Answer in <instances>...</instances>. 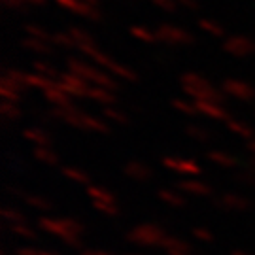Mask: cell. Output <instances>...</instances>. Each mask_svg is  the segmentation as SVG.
<instances>
[{
    "label": "cell",
    "instance_id": "cell-53",
    "mask_svg": "<svg viewBox=\"0 0 255 255\" xmlns=\"http://www.w3.org/2000/svg\"><path fill=\"white\" fill-rule=\"evenodd\" d=\"M248 151H250V155H255V138L254 140H250V142H248Z\"/></svg>",
    "mask_w": 255,
    "mask_h": 255
},
{
    "label": "cell",
    "instance_id": "cell-19",
    "mask_svg": "<svg viewBox=\"0 0 255 255\" xmlns=\"http://www.w3.org/2000/svg\"><path fill=\"white\" fill-rule=\"evenodd\" d=\"M206 159L212 161V163L219 164V166H225V168H237L240 161H238L235 155L225 153V151H218V149H212L206 153Z\"/></svg>",
    "mask_w": 255,
    "mask_h": 255
},
{
    "label": "cell",
    "instance_id": "cell-32",
    "mask_svg": "<svg viewBox=\"0 0 255 255\" xmlns=\"http://www.w3.org/2000/svg\"><path fill=\"white\" fill-rule=\"evenodd\" d=\"M34 157H36L40 163L51 164V166H55V164L59 163V155L55 153L51 147L36 146V149H34Z\"/></svg>",
    "mask_w": 255,
    "mask_h": 255
},
{
    "label": "cell",
    "instance_id": "cell-55",
    "mask_svg": "<svg viewBox=\"0 0 255 255\" xmlns=\"http://www.w3.org/2000/svg\"><path fill=\"white\" fill-rule=\"evenodd\" d=\"M85 4H89V6H95V8H99V0H82Z\"/></svg>",
    "mask_w": 255,
    "mask_h": 255
},
{
    "label": "cell",
    "instance_id": "cell-34",
    "mask_svg": "<svg viewBox=\"0 0 255 255\" xmlns=\"http://www.w3.org/2000/svg\"><path fill=\"white\" fill-rule=\"evenodd\" d=\"M2 219L6 223H9V225H13V223H25L27 216L23 212H19L15 206H4L2 208Z\"/></svg>",
    "mask_w": 255,
    "mask_h": 255
},
{
    "label": "cell",
    "instance_id": "cell-33",
    "mask_svg": "<svg viewBox=\"0 0 255 255\" xmlns=\"http://www.w3.org/2000/svg\"><path fill=\"white\" fill-rule=\"evenodd\" d=\"M199 27L204 30V32H208L212 36L216 38H223L227 32H225V27L223 25H219L218 21H212V19H201L199 21Z\"/></svg>",
    "mask_w": 255,
    "mask_h": 255
},
{
    "label": "cell",
    "instance_id": "cell-20",
    "mask_svg": "<svg viewBox=\"0 0 255 255\" xmlns=\"http://www.w3.org/2000/svg\"><path fill=\"white\" fill-rule=\"evenodd\" d=\"M21 46L25 47V49H28V51H34L38 55H46V57L53 55V46L47 44V42H42V40H36V38H30V36L23 38L21 40Z\"/></svg>",
    "mask_w": 255,
    "mask_h": 255
},
{
    "label": "cell",
    "instance_id": "cell-21",
    "mask_svg": "<svg viewBox=\"0 0 255 255\" xmlns=\"http://www.w3.org/2000/svg\"><path fill=\"white\" fill-rule=\"evenodd\" d=\"M227 128L231 130V132H235L237 136H242L244 140H254L255 138V130L248 123H244V121H240V119H229L227 121Z\"/></svg>",
    "mask_w": 255,
    "mask_h": 255
},
{
    "label": "cell",
    "instance_id": "cell-38",
    "mask_svg": "<svg viewBox=\"0 0 255 255\" xmlns=\"http://www.w3.org/2000/svg\"><path fill=\"white\" fill-rule=\"evenodd\" d=\"M0 114H2V119L4 121H17L23 112L17 108V104L13 102H2V108H0Z\"/></svg>",
    "mask_w": 255,
    "mask_h": 255
},
{
    "label": "cell",
    "instance_id": "cell-3",
    "mask_svg": "<svg viewBox=\"0 0 255 255\" xmlns=\"http://www.w3.org/2000/svg\"><path fill=\"white\" fill-rule=\"evenodd\" d=\"M166 237V231L157 223H140L127 233L128 242L146 248H161Z\"/></svg>",
    "mask_w": 255,
    "mask_h": 255
},
{
    "label": "cell",
    "instance_id": "cell-43",
    "mask_svg": "<svg viewBox=\"0 0 255 255\" xmlns=\"http://www.w3.org/2000/svg\"><path fill=\"white\" fill-rule=\"evenodd\" d=\"M93 206L102 212V214H106V216H118L119 214V206L118 204H112V202H99V201H93Z\"/></svg>",
    "mask_w": 255,
    "mask_h": 255
},
{
    "label": "cell",
    "instance_id": "cell-5",
    "mask_svg": "<svg viewBox=\"0 0 255 255\" xmlns=\"http://www.w3.org/2000/svg\"><path fill=\"white\" fill-rule=\"evenodd\" d=\"M59 87L70 99H85L89 95V89H91L93 85L89 82H85L83 78H80V76H76V74L63 72L61 80H59Z\"/></svg>",
    "mask_w": 255,
    "mask_h": 255
},
{
    "label": "cell",
    "instance_id": "cell-46",
    "mask_svg": "<svg viewBox=\"0 0 255 255\" xmlns=\"http://www.w3.org/2000/svg\"><path fill=\"white\" fill-rule=\"evenodd\" d=\"M17 255H61L51 250H38V248H19Z\"/></svg>",
    "mask_w": 255,
    "mask_h": 255
},
{
    "label": "cell",
    "instance_id": "cell-9",
    "mask_svg": "<svg viewBox=\"0 0 255 255\" xmlns=\"http://www.w3.org/2000/svg\"><path fill=\"white\" fill-rule=\"evenodd\" d=\"M214 206L219 210H227V212H244L252 208V201L237 193H225L214 201Z\"/></svg>",
    "mask_w": 255,
    "mask_h": 255
},
{
    "label": "cell",
    "instance_id": "cell-30",
    "mask_svg": "<svg viewBox=\"0 0 255 255\" xmlns=\"http://www.w3.org/2000/svg\"><path fill=\"white\" fill-rule=\"evenodd\" d=\"M55 83L53 80H49L46 76H40V74H27V85L28 87H34V89H42V91H47L51 89Z\"/></svg>",
    "mask_w": 255,
    "mask_h": 255
},
{
    "label": "cell",
    "instance_id": "cell-41",
    "mask_svg": "<svg viewBox=\"0 0 255 255\" xmlns=\"http://www.w3.org/2000/svg\"><path fill=\"white\" fill-rule=\"evenodd\" d=\"M235 180H237L238 183H242V185H246V187H255V170L244 166L240 172H237Z\"/></svg>",
    "mask_w": 255,
    "mask_h": 255
},
{
    "label": "cell",
    "instance_id": "cell-35",
    "mask_svg": "<svg viewBox=\"0 0 255 255\" xmlns=\"http://www.w3.org/2000/svg\"><path fill=\"white\" fill-rule=\"evenodd\" d=\"M130 36L140 40V42H146V44L159 42V40H157V34H155L153 30H149V28H146V27H140V25L130 27Z\"/></svg>",
    "mask_w": 255,
    "mask_h": 255
},
{
    "label": "cell",
    "instance_id": "cell-52",
    "mask_svg": "<svg viewBox=\"0 0 255 255\" xmlns=\"http://www.w3.org/2000/svg\"><path fill=\"white\" fill-rule=\"evenodd\" d=\"M25 4H30V6H42V4H46V0H23Z\"/></svg>",
    "mask_w": 255,
    "mask_h": 255
},
{
    "label": "cell",
    "instance_id": "cell-14",
    "mask_svg": "<svg viewBox=\"0 0 255 255\" xmlns=\"http://www.w3.org/2000/svg\"><path fill=\"white\" fill-rule=\"evenodd\" d=\"M176 189L183 193H191L197 197H210L212 195V187L208 183L199 182V180H182L176 183Z\"/></svg>",
    "mask_w": 255,
    "mask_h": 255
},
{
    "label": "cell",
    "instance_id": "cell-42",
    "mask_svg": "<svg viewBox=\"0 0 255 255\" xmlns=\"http://www.w3.org/2000/svg\"><path fill=\"white\" fill-rule=\"evenodd\" d=\"M4 76H6V78H9L11 82H15L17 85H21V87L28 89L27 74H25V72H21V70H17V68H4Z\"/></svg>",
    "mask_w": 255,
    "mask_h": 255
},
{
    "label": "cell",
    "instance_id": "cell-49",
    "mask_svg": "<svg viewBox=\"0 0 255 255\" xmlns=\"http://www.w3.org/2000/svg\"><path fill=\"white\" fill-rule=\"evenodd\" d=\"M2 2H4V6H8L9 9H19V11L25 9V2H23V0H2Z\"/></svg>",
    "mask_w": 255,
    "mask_h": 255
},
{
    "label": "cell",
    "instance_id": "cell-45",
    "mask_svg": "<svg viewBox=\"0 0 255 255\" xmlns=\"http://www.w3.org/2000/svg\"><path fill=\"white\" fill-rule=\"evenodd\" d=\"M151 2H153V6H157L163 11H168V13H174L178 9V6H180L176 0H151Z\"/></svg>",
    "mask_w": 255,
    "mask_h": 255
},
{
    "label": "cell",
    "instance_id": "cell-12",
    "mask_svg": "<svg viewBox=\"0 0 255 255\" xmlns=\"http://www.w3.org/2000/svg\"><path fill=\"white\" fill-rule=\"evenodd\" d=\"M195 106L199 110L201 116H206L210 119H216V121H225L227 123L231 116L227 114V110L223 108V104H216V102H201V101H193Z\"/></svg>",
    "mask_w": 255,
    "mask_h": 255
},
{
    "label": "cell",
    "instance_id": "cell-10",
    "mask_svg": "<svg viewBox=\"0 0 255 255\" xmlns=\"http://www.w3.org/2000/svg\"><path fill=\"white\" fill-rule=\"evenodd\" d=\"M161 163L178 174H185V176H199L202 168L195 159H180V157H163Z\"/></svg>",
    "mask_w": 255,
    "mask_h": 255
},
{
    "label": "cell",
    "instance_id": "cell-54",
    "mask_svg": "<svg viewBox=\"0 0 255 255\" xmlns=\"http://www.w3.org/2000/svg\"><path fill=\"white\" fill-rule=\"evenodd\" d=\"M231 255H252L250 252H244V250H233Z\"/></svg>",
    "mask_w": 255,
    "mask_h": 255
},
{
    "label": "cell",
    "instance_id": "cell-50",
    "mask_svg": "<svg viewBox=\"0 0 255 255\" xmlns=\"http://www.w3.org/2000/svg\"><path fill=\"white\" fill-rule=\"evenodd\" d=\"M80 255H114L110 252H104V250H83Z\"/></svg>",
    "mask_w": 255,
    "mask_h": 255
},
{
    "label": "cell",
    "instance_id": "cell-39",
    "mask_svg": "<svg viewBox=\"0 0 255 255\" xmlns=\"http://www.w3.org/2000/svg\"><path fill=\"white\" fill-rule=\"evenodd\" d=\"M23 202H27L28 206H32V208H36V210H51L53 208V204L47 201V199L38 197V195H28V193L25 195Z\"/></svg>",
    "mask_w": 255,
    "mask_h": 255
},
{
    "label": "cell",
    "instance_id": "cell-16",
    "mask_svg": "<svg viewBox=\"0 0 255 255\" xmlns=\"http://www.w3.org/2000/svg\"><path fill=\"white\" fill-rule=\"evenodd\" d=\"M163 250L168 252V255H195L193 254V248L178 237H166L163 242Z\"/></svg>",
    "mask_w": 255,
    "mask_h": 255
},
{
    "label": "cell",
    "instance_id": "cell-28",
    "mask_svg": "<svg viewBox=\"0 0 255 255\" xmlns=\"http://www.w3.org/2000/svg\"><path fill=\"white\" fill-rule=\"evenodd\" d=\"M68 34L76 40V46H78V49L83 46H97V42H95V38L89 34V32H85L83 28L80 27H70L68 28Z\"/></svg>",
    "mask_w": 255,
    "mask_h": 255
},
{
    "label": "cell",
    "instance_id": "cell-8",
    "mask_svg": "<svg viewBox=\"0 0 255 255\" xmlns=\"http://www.w3.org/2000/svg\"><path fill=\"white\" fill-rule=\"evenodd\" d=\"M61 8L68 9V11H74V13H78V15H82V17L89 19L93 23H99L102 21V13L99 8H95V6H89V4H85L82 0H55Z\"/></svg>",
    "mask_w": 255,
    "mask_h": 255
},
{
    "label": "cell",
    "instance_id": "cell-51",
    "mask_svg": "<svg viewBox=\"0 0 255 255\" xmlns=\"http://www.w3.org/2000/svg\"><path fill=\"white\" fill-rule=\"evenodd\" d=\"M244 166H248V168H252V170H255V155H250L246 159V164Z\"/></svg>",
    "mask_w": 255,
    "mask_h": 255
},
{
    "label": "cell",
    "instance_id": "cell-18",
    "mask_svg": "<svg viewBox=\"0 0 255 255\" xmlns=\"http://www.w3.org/2000/svg\"><path fill=\"white\" fill-rule=\"evenodd\" d=\"M23 138L34 142L36 146H44V147L51 146V136H49V132H47L46 128H40V127L23 128Z\"/></svg>",
    "mask_w": 255,
    "mask_h": 255
},
{
    "label": "cell",
    "instance_id": "cell-22",
    "mask_svg": "<svg viewBox=\"0 0 255 255\" xmlns=\"http://www.w3.org/2000/svg\"><path fill=\"white\" fill-rule=\"evenodd\" d=\"M87 195L91 197L93 201L99 202H112V204H118L116 202V195L106 189V187H101V185H87Z\"/></svg>",
    "mask_w": 255,
    "mask_h": 255
},
{
    "label": "cell",
    "instance_id": "cell-6",
    "mask_svg": "<svg viewBox=\"0 0 255 255\" xmlns=\"http://www.w3.org/2000/svg\"><path fill=\"white\" fill-rule=\"evenodd\" d=\"M223 93L237 99V101L242 102H252L255 99V87L250 85L248 82H242V80H235V78H229L223 82Z\"/></svg>",
    "mask_w": 255,
    "mask_h": 255
},
{
    "label": "cell",
    "instance_id": "cell-4",
    "mask_svg": "<svg viewBox=\"0 0 255 255\" xmlns=\"http://www.w3.org/2000/svg\"><path fill=\"white\" fill-rule=\"evenodd\" d=\"M155 34H157V40L166 44V46H193L195 44V36L189 30L170 25V23L159 25Z\"/></svg>",
    "mask_w": 255,
    "mask_h": 255
},
{
    "label": "cell",
    "instance_id": "cell-44",
    "mask_svg": "<svg viewBox=\"0 0 255 255\" xmlns=\"http://www.w3.org/2000/svg\"><path fill=\"white\" fill-rule=\"evenodd\" d=\"M0 95H2L4 102H13V104H17V102L21 101V93L13 91V89H9V87H2V85H0Z\"/></svg>",
    "mask_w": 255,
    "mask_h": 255
},
{
    "label": "cell",
    "instance_id": "cell-23",
    "mask_svg": "<svg viewBox=\"0 0 255 255\" xmlns=\"http://www.w3.org/2000/svg\"><path fill=\"white\" fill-rule=\"evenodd\" d=\"M180 83H182L183 89H197V87H206V85H210L208 80H206V78H202L201 74H197V72L182 74Z\"/></svg>",
    "mask_w": 255,
    "mask_h": 255
},
{
    "label": "cell",
    "instance_id": "cell-40",
    "mask_svg": "<svg viewBox=\"0 0 255 255\" xmlns=\"http://www.w3.org/2000/svg\"><path fill=\"white\" fill-rule=\"evenodd\" d=\"M53 44L55 46H59V47H63V49H72V47H78L76 46V40H74L68 32H55Z\"/></svg>",
    "mask_w": 255,
    "mask_h": 255
},
{
    "label": "cell",
    "instance_id": "cell-36",
    "mask_svg": "<svg viewBox=\"0 0 255 255\" xmlns=\"http://www.w3.org/2000/svg\"><path fill=\"white\" fill-rule=\"evenodd\" d=\"M172 108L178 110L180 114L187 116V118H193V116H199V110L195 106L193 101H182V99H172Z\"/></svg>",
    "mask_w": 255,
    "mask_h": 255
},
{
    "label": "cell",
    "instance_id": "cell-17",
    "mask_svg": "<svg viewBox=\"0 0 255 255\" xmlns=\"http://www.w3.org/2000/svg\"><path fill=\"white\" fill-rule=\"evenodd\" d=\"M87 99L99 102V104H104V106H114V104H118L119 102L116 93L108 91V89H104V87H97V85H93L91 89H89Z\"/></svg>",
    "mask_w": 255,
    "mask_h": 255
},
{
    "label": "cell",
    "instance_id": "cell-13",
    "mask_svg": "<svg viewBox=\"0 0 255 255\" xmlns=\"http://www.w3.org/2000/svg\"><path fill=\"white\" fill-rule=\"evenodd\" d=\"M123 172L127 178L130 180H136V182H149L151 178H153V170L144 164L142 161H130L123 166Z\"/></svg>",
    "mask_w": 255,
    "mask_h": 255
},
{
    "label": "cell",
    "instance_id": "cell-15",
    "mask_svg": "<svg viewBox=\"0 0 255 255\" xmlns=\"http://www.w3.org/2000/svg\"><path fill=\"white\" fill-rule=\"evenodd\" d=\"M44 99L49 104H53V108H64V106H72V99L59 87V82L55 83L51 89L44 91Z\"/></svg>",
    "mask_w": 255,
    "mask_h": 255
},
{
    "label": "cell",
    "instance_id": "cell-37",
    "mask_svg": "<svg viewBox=\"0 0 255 255\" xmlns=\"http://www.w3.org/2000/svg\"><path fill=\"white\" fill-rule=\"evenodd\" d=\"M9 229H11V233L15 237H21L25 238V240H36L38 238L36 231L32 227H28L27 223H13V225H9Z\"/></svg>",
    "mask_w": 255,
    "mask_h": 255
},
{
    "label": "cell",
    "instance_id": "cell-26",
    "mask_svg": "<svg viewBox=\"0 0 255 255\" xmlns=\"http://www.w3.org/2000/svg\"><path fill=\"white\" fill-rule=\"evenodd\" d=\"M102 116H104V119H108L112 123H118V125H127L128 123L127 112L116 108V106H104L102 108Z\"/></svg>",
    "mask_w": 255,
    "mask_h": 255
},
{
    "label": "cell",
    "instance_id": "cell-7",
    "mask_svg": "<svg viewBox=\"0 0 255 255\" xmlns=\"http://www.w3.org/2000/svg\"><path fill=\"white\" fill-rule=\"evenodd\" d=\"M223 49L233 57H250L255 55V40L250 36H229L223 42Z\"/></svg>",
    "mask_w": 255,
    "mask_h": 255
},
{
    "label": "cell",
    "instance_id": "cell-24",
    "mask_svg": "<svg viewBox=\"0 0 255 255\" xmlns=\"http://www.w3.org/2000/svg\"><path fill=\"white\" fill-rule=\"evenodd\" d=\"M32 68H34V72L36 74L46 76V78L53 80V82H59V80H61V76H63V72H61V70H57L53 64L44 63V61H34V63H32Z\"/></svg>",
    "mask_w": 255,
    "mask_h": 255
},
{
    "label": "cell",
    "instance_id": "cell-31",
    "mask_svg": "<svg viewBox=\"0 0 255 255\" xmlns=\"http://www.w3.org/2000/svg\"><path fill=\"white\" fill-rule=\"evenodd\" d=\"M25 32H27L30 38H36V40L47 42V44H53V34H49L46 28L40 27V25H34V23H27V25H25Z\"/></svg>",
    "mask_w": 255,
    "mask_h": 255
},
{
    "label": "cell",
    "instance_id": "cell-47",
    "mask_svg": "<svg viewBox=\"0 0 255 255\" xmlns=\"http://www.w3.org/2000/svg\"><path fill=\"white\" fill-rule=\"evenodd\" d=\"M193 237L197 238V240H201V242H214V235L210 233L208 229H202V227H195L191 231Z\"/></svg>",
    "mask_w": 255,
    "mask_h": 255
},
{
    "label": "cell",
    "instance_id": "cell-57",
    "mask_svg": "<svg viewBox=\"0 0 255 255\" xmlns=\"http://www.w3.org/2000/svg\"><path fill=\"white\" fill-rule=\"evenodd\" d=\"M128 255H136V254H128Z\"/></svg>",
    "mask_w": 255,
    "mask_h": 255
},
{
    "label": "cell",
    "instance_id": "cell-48",
    "mask_svg": "<svg viewBox=\"0 0 255 255\" xmlns=\"http://www.w3.org/2000/svg\"><path fill=\"white\" fill-rule=\"evenodd\" d=\"M176 2H178V4L182 6V8L189 9V11H197V9L201 8L197 0H176Z\"/></svg>",
    "mask_w": 255,
    "mask_h": 255
},
{
    "label": "cell",
    "instance_id": "cell-56",
    "mask_svg": "<svg viewBox=\"0 0 255 255\" xmlns=\"http://www.w3.org/2000/svg\"><path fill=\"white\" fill-rule=\"evenodd\" d=\"M0 255H6V252H0Z\"/></svg>",
    "mask_w": 255,
    "mask_h": 255
},
{
    "label": "cell",
    "instance_id": "cell-2",
    "mask_svg": "<svg viewBox=\"0 0 255 255\" xmlns=\"http://www.w3.org/2000/svg\"><path fill=\"white\" fill-rule=\"evenodd\" d=\"M66 68H68V72L80 76V78H83L85 82H89L91 85L104 87V89H108V91H112V93H118L119 89H121V85H119L106 70H99V68L83 63V61L76 59V57H68V59H66Z\"/></svg>",
    "mask_w": 255,
    "mask_h": 255
},
{
    "label": "cell",
    "instance_id": "cell-29",
    "mask_svg": "<svg viewBox=\"0 0 255 255\" xmlns=\"http://www.w3.org/2000/svg\"><path fill=\"white\" fill-rule=\"evenodd\" d=\"M185 134L193 138L195 142H201V144H206V142L212 140V132L206 127H201V125H187L185 127Z\"/></svg>",
    "mask_w": 255,
    "mask_h": 255
},
{
    "label": "cell",
    "instance_id": "cell-25",
    "mask_svg": "<svg viewBox=\"0 0 255 255\" xmlns=\"http://www.w3.org/2000/svg\"><path fill=\"white\" fill-rule=\"evenodd\" d=\"M157 197L163 202H166V204L174 206V208H180V206H185V204H187V201H185L178 191H174V189H159V191H157Z\"/></svg>",
    "mask_w": 255,
    "mask_h": 255
},
{
    "label": "cell",
    "instance_id": "cell-27",
    "mask_svg": "<svg viewBox=\"0 0 255 255\" xmlns=\"http://www.w3.org/2000/svg\"><path fill=\"white\" fill-rule=\"evenodd\" d=\"M63 176L68 178L70 182L82 183V185H91V176L87 172H83V170H80V168H76V166H64Z\"/></svg>",
    "mask_w": 255,
    "mask_h": 255
},
{
    "label": "cell",
    "instance_id": "cell-1",
    "mask_svg": "<svg viewBox=\"0 0 255 255\" xmlns=\"http://www.w3.org/2000/svg\"><path fill=\"white\" fill-rule=\"evenodd\" d=\"M38 225H40L42 231L61 238L66 246L76 248V250L82 248V235L83 231H85L82 221L70 218H40L38 219Z\"/></svg>",
    "mask_w": 255,
    "mask_h": 255
},
{
    "label": "cell",
    "instance_id": "cell-11",
    "mask_svg": "<svg viewBox=\"0 0 255 255\" xmlns=\"http://www.w3.org/2000/svg\"><path fill=\"white\" fill-rule=\"evenodd\" d=\"M187 97H191L193 101H201V102H216V104H223L225 102V95L223 91L216 89L212 83L206 87H197V89H183Z\"/></svg>",
    "mask_w": 255,
    "mask_h": 255
}]
</instances>
